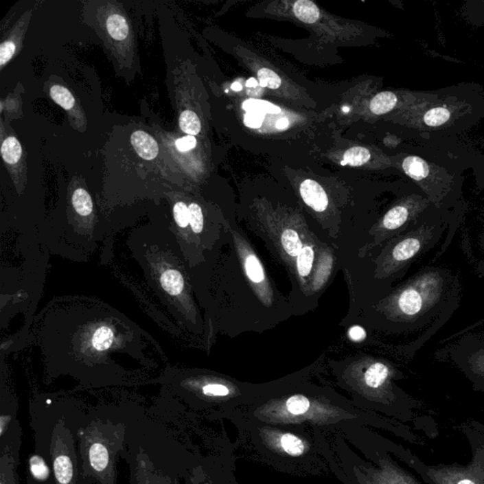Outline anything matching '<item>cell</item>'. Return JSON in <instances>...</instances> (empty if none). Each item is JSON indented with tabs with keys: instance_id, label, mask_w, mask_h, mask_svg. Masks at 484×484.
I'll return each instance as SVG.
<instances>
[{
	"instance_id": "1",
	"label": "cell",
	"mask_w": 484,
	"mask_h": 484,
	"mask_svg": "<svg viewBox=\"0 0 484 484\" xmlns=\"http://www.w3.org/2000/svg\"><path fill=\"white\" fill-rule=\"evenodd\" d=\"M461 430L471 448V460L466 465H427L411 453L403 457L411 468L427 484H484V426L471 421L463 424Z\"/></svg>"
},
{
	"instance_id": "2",
	"label": "cell",
	"mask_w": 484,
	"mask_h": 484,
	"mask_svg": "<svg viewBox=\"0 0 484 484\" xmlns=\"http://www.w3.org/2000/svg\"><path fill=\"white\" fill-rule=\"evenodd\" d=\"M102 425L93 424L82 431V457L87 473L102 484H115V457L117 442L110 440Z\"/></svg>"
},
{
	"instance_id": "3",
	"label": "cell",
	"mask_w": 484,
	"mask_h": 484,
	"mask_svg": "<svg viewBox=\"0 0 484 484\" xmlns=\"http://www.w3.org/2000/svg\"><path fill=\"white\" fill-rule=\"evenodd\" d=\"M50 454L56 484H76L77 458L71 433L59 421L52 433Z\"/></svg>"
},
{
	"instance_id": "4",
	"label": "cell",
	"mask_w": 484,
	"mask_h": 484,
	"mask_svg": "<svg viewBox=\"0 0 484 484\" xmlns=\"http://www.w3.org/2000/svg\"><path fill=\"white\" fill-rule=\"evenodd\" d=\"M300 194L305 204L316 212H323L328 207V197L322 185L314 180H305L300 185Z\"/></svg>"
},
{
	"instance_id": "5",
	"label": "cell",
	"mask_w": 484,
	"mask_h": 484,
	"mask_svg": "<svg viewBox=\"0 0 484 484\" xmlns=\"http://www.w3.org/2000/svg\"><path fill=\"white\" fill-rule=\"evenodd\" d=\"M132 147L140 157L145 160H152L157 157L159 148L154 137L143 131H135L131 137Z\"/></svg>"
},
{
	"instance_id": "6",
	"label": "cell",
	"mask_w": 484,
	"mask_h": 484,
	"mask_svg": "<svg viewBox=\"0 0 484 484\" xmlns=\"http://www.w3.org/2000/svg\"><path fill=\"white\" fill-rule=\"evenodd\" d=\"M243 266L248 279L257 287H266L267 280L263 266L255 253L247 251L243 254Z\"/></svg>"
},
{
	"instance_id": "7",
	"label": "cell",
	"mask_w": 484,
	"mask_h": 484,
	"mask_svg": "<svg viewBox=\"0 0 484 484\" xmlns=\"http://www.w3.org/2000/svg\"><path fill=\"white\" fill-rule=\"evenodd\" d=\"M293 14L303 23L314 24L321 17L317 5L310 0H298L293 5Z\"/></svg>"
},
{
	"instance_id": "8",
	"label": "cell",
	"mask_w": 484,
	"mask_h": 484,
	"mask_svg": "<svg viewBox=\"0 0 484 484\" xmlns=\"http://www.w3.org/2000/svg\"><path fill=\"white\" fill-rule=\"evenodd\" d=\"M160 283L165 292L172 296L180 295L184 290V278L177 270H165L160 277Z\"/></svg>"
},
{
	"instance_id": "9",
	"label": "cell",
	"mask_w": 484,
	"mask_h": 484,
	"mask_svg": "<svg viewBox=\"0 0 484 484\" xmlns=\"http://www.w3.org/2000/svg\"><path fill=\"white\" fill-rule=\"evenodd\" d=\"M423 301L418 292L413 288H408L401 293L398 299V306L401 312L406 315H415L422 308Z\"/></svg>"
},
{
	"instance_id": "10",
	"label": "cell",
	"mask_w": 484,
	"mask_h": 484,
	"mask_svg": "<svg viewBox=\"0 0 484 484\" xmlns=\"http://www.w3.org/2000/svg\"><path fill=\"white\" fill-rule=\"evenodd\" d=\"M108 34L117 41H124L129 36V25L124 16L113 14L106 21Z\"/></svg>"
},
{
	"instance_id": "11",
	"label": "cell",
	"mask_w": 484,
	"mask_h": 484,
	"mask_svg": "<svg viewBox=\"0 0 484 484\" xmlns=\"http://www.w3.org/2000/svg\"><path fill=\"white\" fill-rule=\"evenodd\" d=\"M389 377V368L381 362L371 365L365 373V384L372 389H378L384 384Z\"/></svg>"
},
{
	"instance_id": "12",
	"label": "cell",
	"mask_w": 484,
	"mask_h": 484,
	"mask_svg": "<svg viewBox=\"0 0 484 484\" xmlns=\"http://www.w3.org/2000/svg\"><path fill=\"white\" fill-rule=\"evenodd\" d=\"M281 244H282L286 254L290 255V257H297L301 250L304 247L299 234L290 228L283 231L282 235H281Z\"/></svg>"
},
{
	"instance_id": "13",
	"label": "cell",
	"mask_w": 484,
	"mask_h": 484,
	"mask_svg": "<svg viewBox=\"0 0 484 484\" xmlns=\"http://www.w3.org/2000/svg\"><path fill=\"white\" fill-rule=\"evenodd\" d=\"M396 102H397V97L393 93H380L371 100L370 110L375 115L387 114L395 108Z\"/></svg>"
},
{
	"instance_id": "14",
	"label": "cell",
	"mask_w": 484,
	"mask_h": 484,
	"mask_svg": "<svg viewBox=\"0 0 484 484\" xmlns=\"http://www.w3.org/2000/svg\"><path fill=\"white\" fill-rule=\"evenodd\" d=\"M315 251L312 245H304L296 260V269L301 278L310 277L314 263Z\"/></svg>"
},
{
	"instance_id": "15",
	"label": "cell",
	"mask_w": 484,
	"mask_h": 484,
	"mask_svg": "<svg viewBox=\"0 0 484 484\" xmlns=\"http://www.w3.org/2000/svg\"><path fill=\"white\" fill-rule=\"evenodd\" d=\"M0 484H16L14 460L8 448L3 451L0 460Z\"/></svg>"
},
{
	"instance_id": "16",
	"label": "cell",
	"mask_w": 484,
	"mask_h": 484,
	"mask_svg": "<svg viewBox=\"0 0 484 484\" xmlns=\"http://www.w3.org/2000/svg\"><path fill=\"white\" fill-rule=\"evenodd\" d=\"M403 169L408 176L416 181L422 180L428 174L427 163L416 157L406 158L403 162Z\"/></svg>"
},
{
	"instance_id": "17",
	"label": "cell",
	"mask_w": 484,
	"mask_h": 484,
	"mask_svg": "<svg viewBox=\"0 0 484 484\" xmlns=\"http://www.w3.org/2000/svg\"><path fill=\"white\" fill-rule=\"evenodd\" d=\"M2 158L9 165H16L22 157L21 144L16 137H10L2 142Z\"/></svg>"
},
{
	"instance_id": "18",
	"label": "cell",
	"mask_w": 484,
	"mask_h": 484,
	"mask_svg": "<svg viewBox=\"0 0 484 484\" xmlns=\"http://www.w3.org/2000/svg\"><path fill=\"white\" fill-rule=\"evenodd\" d=\"M420 246V242L418 240L408 238L396 245L393 251V257L396 262H405L416 255Z\"/></svg>"
},
{
	"instance_id": "19",
	"label": "cell",
	"mask_w": 484,
	"mask_h": 484,
	"mask_svg": "<svg viewBox=\"0 0 484 484\" xmlns=\"http://www.w3.org/2000/svg\"><path fill=\"white\" fill-rule=\"evenodd\" d=\"M371 154L369 150L363 147H353L346 150L343 154V165H349L351 167H360L369 161Z\"/></svg>"
},
{
	"instance_id": "20",
	"label": "cell",
	"mask_w": 484,
	"mask_h": 484,
	"mask_svg": "<svg viewBox=\"0 0 484 484\" xmlns=\"http://www.w3.org/2000/svg\"><path fill=\"white\" fill-rule=\"evenodd\" d=\"M72 205L76 212L82 217H89L93 211V202L91 196L87 190L78 189L75 190L72 196Z\"/></svg>"
},
{
	"instance_id": "21",
	"label": "cell",
	"mask_w": 484,
	"mask_h": 484,
	"mask_svg": "<svg viewBox=\"0 0 484 484\" xmlns=\"http://www.w3.org/2000/svg\"><path fill=\"white\" fill-rule=\"evenodd\" d=\"M179 125L183 132L192 137L199 135L202 129L199 117L189 110H185L180 115Z\"/></svg>"
},
{
	"instance_id": "22",
	"label": "cell",
	"mask_w": 484,
	"mask_h": 484,
	"mask_svg": "<svg viewBox=\"0 0 484 484\" xmlns=\"http://www.w3.org/2000/svg\"><path fill=\"white\" fill-rule=\"evenodd\" d=\"M408 209L404 207H396L391 209L383 219V227L388 230L397 229L402 227L408 219Z\"/></svg>"
},
{
	"instance_id": "23",
	"label": "cell",
	"mask_w": 484,
	"mask_h": 484,
	"mask_svg": "<svg viewBox=\"0 0 484 484\" xmlns=\"http://www.w3.org/2000/svg\"><path fill=\"white\" fill-rule=\"evenodd\" d=\"M50 97L60 106L69 111L75 106V99L71 92L62 85H54L50 89Z\"/></svg>"
},
{
	"instance_id": "24",
	"label": "cell",
	"mask_w": 484,
	"mask_h": 484,
	"mask_svg": "<svg viewBox=\"0 0 484 484\" xmlns=\"http://www.w3.org/2000/svg\"><path fill=\"white\" fill-rule=\"evenodd\" d=\"M242 108L247 112H257L262 114H279L281 109L277 105L266 100H248L243 102Z\"/></svg>"
},
{
	"instance_id": "25",
	"label": "cell",
	"mask_w": 484,
	"mask_h": 484,
	"mask_svg": "<svg viewBox=\"0 0 484 484\" xmlns=\"http://www.w3.org/2000/svg\"><path fill=\"white\" fill-rule=\"evenodd\" d=\"M281 446L283 450L288 454L292 456H299L303 454L305 450V446L301 439L296 437L295 435L287 433L281 438Z\"/></svg>"
},
{
	"instance_id": "26",
	"label": "cell",
	"mask_w": 484,
	"mask_h": 484,
	"mask_svg": "<svg viewBox=\"0 0 484 484\" xmlns=\"http://www.w3.org/2000/svg\"><path fill=\"white\" fill-rule=\"evenodd\" d=\"M257 79L260 84L264 89H277L282 84L281 78L275 71L266 67L258 70Z\"/></svg>"
},
{
	"instance_id": "27",
	"label": "cell",
	"mask_w": 484,
	"mask_h": 484,
	"mask_svg": "<svg viewBox=\"0 0 484 484\" xmlns=\"http://www.w3.org/2000/svg\"><path fill=\"white\" fill-rule=\"evenodd\" d=\"M30 469H31L32 475L34 476L35 480L44 481L49 479V466L47 465V463L40 456H32L31 460H30Z\"/></svg>"
},
{
	"instance_id": "28",
	"label": "cell",
	"mask_w": 484,
	"mask_h": 484,
	"mask_svg": "<svg viewBox=\"0 0 484 484\" xmlns=\"http://www.w3.org/2000/svg\"><path fill=\"white\" fill-rule=\"evenodd\" d=\"M288 413L295 415H304L310 407V400L303 395H293L286 402Z\"/></svg>"
},
{
	"instance_id": "29",
	"label": "cell",
	"mask_w": 484,
	"mask_h": 484,
	"mask_svg": "<svg viewBox=\"0 0 484 484\" xmlns=\"http://www.w3.org/2000/svg\"><path fill=\"white\" fill-rule=\"evenodd\" d=\"M450 117V113L446 108L439 107L431 109L425 115L426 124L428 126H439L448 122Z\"/></svg>"
},
{
	"instance_id": "30",
	"label": "cell",
	"mask_w": 484,
	"mask_h": 484,
	"mask_svg": "<svg viewBox=\"0 0 484 484\" xmlns=\"http://www.w3.org/2000/svg\"><path fill=\"white\" fill-rule=\"evenodd\" d=\"M189 224L193 232L199 234L204 228V215L199 205L192 203L189 205Z\"/></svg>"
},
{
	"instance_id": "31",
	"label": "cell",
	"mask_w": 484,
	"mask_h": 484,
	"mask_svg": "<svg viewBox=\"0 0 484 484\" xmlns=\"http://www.w3.org/2000/svg\"><path fill=\"white\" fill-rule=\"evenodd\" d=\"M173 216L175 222L181 229H187L189 225V207L183 202H178L173 207Z\"/></svg>"
},
{
	"instance_id": "32",
	"label": "cell",
	"mask_w": 484,
	"mask_h": 484,
	"mask_svg": "<svg viewBox=\"0 0 484 484\" xmlns=\"http://www.w3.org/2000/svg\"><path fill=\"white\" fill-rule=\"evenodd\" d=\"M16 46L14 42L6 40L0 46V67L3 69L5 65L11 61L12 56L16 54Z\"/></svg>"
},
{
	"instance_id": "33",
	"label": "cell",
	"mask_w": 484,
	"mask_h": 484,
	"mask_svg": "<svg viewBox=\"0 0 484 484\" xmlns=\"http://www.w3.org/2000/svg\"><path fill=\"white\" fill-rule=\"evenodd\" d=\"M264 119L265 115L262 113L248 112L244 117V124L253 129H258L262 126Z\"/></svg>"
},
{
	"instance_id": "34",
	"label": "cell",
	"mask_w": 484,
	"mask_h": 484,
	"mask_svg": "<svg viewBox=\"0 0 484 484\" xmlns=\"http://www.w3.org/2000/svg\"><path fill=\"white\" fill-rule=\"evenodd\" d=\"M203 392L205 395L209 396H227L230 393L229 389L222 384L205 385L203 388Z\"/></svg>"
},
{
	"instance_id": "35",
	"label": "cell",
	"mask_w": 484,
	"mask_h": 484,
	"mask_svg": "<svg viewBox=\"0 0 484 484\" xmlns=\"http://www.w3.org/2000/svg\"><path fill=\"white\" fill-rule=\"evenodd\" d=\"M175 144H176V148L180 152H185L196 147L197 140L194 137L187 135V137L176 140Z\"/></svg>"
},
{
	"instance_id": "36",
	"label": "cell",
	"mask_w": 484,
	"mask_h": 484,
	"mask_svg": "<svg viewBox=\"0 0 484 484\" xmlns=\"http://www.w3.org/2000/svg\"><path fill=\"white\" fill-rule=\"evenodd\" d=\"M348 336H349L350 340L354 342H361L366 338V332L362 327L355 325L348 331Z\"/></svg>"
},
{
	"instance_id": "37",
	"label": "cell",
	"mask_w": 484,
	"mask_h": 484,
	"mask_svg": "<svg viewBox=\"0 0 484 484\" xmlns=\"http://www.w3.org/2000/svg\"><path fill=\"white\" fill-rule=\"evenodd\" d=\"M11 421V416L2 415L0 417V435L3 436L5 431H6V427Z\"/></svg>"
},
{
	"instance_id": "38",
	"label": "cell",
	"mask_w": 484,
	"mask_h": 484,
	"mask_svg": "<svg viewBox=\"0 0 484 484\" xmlns=\"http://www.w3.org/2000/svg\"><path fill=\"white\" fill-rule=\"evenodd\" d=\"M288 126V119H286V117H283V119H280L277 122V129L284 130Z\"/></svg>"
},
{
	"instance_id": "39",
	"label": "cell",
	"mask_w": 484,
	"mask_h": 484,
	"mask_svg": "<svg viewBox=\"0 0 484 484\" xmlns=\"http://www.w3.org/2000/svg\"><path fill=\"white\" fill-rule=\"evenodd\" d=\"M232 89L235 90V91H238V90L242 89V85L235 82V84L232 85Z\"/></svg>"
}]
</instances>
